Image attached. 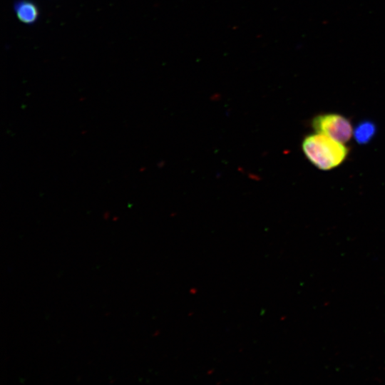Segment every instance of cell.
Instances as JSON below:
<instances>
[{
  "mask_svg": "<svg viewBox=\"0 0 385 385\" xmlns=\"http://www.w3.org/2000/svg\"><path fill=\"white\" fill-rule=\"evenodd\" d=\"M302 150L310 163L323 170L339 166L349 152L344 143L318 133L304 138Z\"/></svg>",
  "mask_w": 385,
  "mask_h": 385,
  "instance_id": "6da1fadb",
  "label": "cell"
},
{
  "mask_svg": "<svg viewBox=\"0 0 385 385\" xmlns=\"http://www.w3.org/2000/svg\"><path fill=\"white\" fill-rule=\"evenodd\" d=\"M312 125L314 130L336 140L345 143L353 134L351 122L346 117L337 113H324L315 116Z\"/></svg>",
  "mask_w": 385,
  "mask_h": 385,
  "instance_id": "7a4b0ae2",
  "label": "cell"
},
{
  "mask_svg": "<svg viewBox=\"0 0 385 385\" xmlns=\"http://www.w3.org/2000/svg\"><path fill=\"white\" fill-rule=\"evenodd\" d=\"M14 11L17 19L27 25L36 23L40 15L38 6L31 0H17L14 4Z\"/></svg>",
  "mask_w": 385,
  "mask_h": 385,
  "instance_id": "3957f363",
  "label": "cell"
},
{
  "mask_svg": "<svg viewBox=\"0 0 385 385\" xmlns=\"http://www.w3.org/2000/svg\"><path fill=\"white\" fill-rule=\"evenodd\" d=\"M376 125L374 123L364 120L359 123L353 130L354 138L359 144L369 143L376 133Z\"/></svg>",
  "mask_w": 385,
  "mask_h": 385,
  "instance_id": "277c9868",
  "label": "cell"
}]
</instances>
